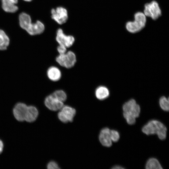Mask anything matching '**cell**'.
Wrapping results in <instances>:
<instances>
[{
    "label": "cell",
    "mask_w": 169,
    "mask_h": 169,
    "mask_svg": "<svg viewBox=\"0 0 169 169\" xmlns=\"http://www.w3.org/2000/svg\"><path fill=\"white\" fill-rule=\"evenodd\" d=\"M47 74L48 78L52 81H57L61 78L62 73L61 70L57 67L51 66L48 69Z\"/></svg>",
    "instance_id": "obj_13"
},
{
    "label": "cell",
    "mask_w": 169,
    "mask_h": 169,
    "mask_svg": "<svg viewBox=\"0 0 169 169\" xmlns=\"http://www.w3.org/2000/svg\"><path fill=\"white\" fill-rule=\"evenodd\" d=\"M38 114V110L35 106H28L25 120L28 122L34 121L37 118Z\"/></svg>",
    "instance_id": "obj_14"
},
{
    "label": "cell",
    "mask_w": 169,
    "mask_h": 169,
    "mask_svg": "<svg viewBox=\"0 0 169 169\" xmlns=\"http://www.w3.org/2000/svg\"><path fill=\"white\" fill-rule=\"evenodd\" d=\"M160 106L161 109L164 111H168L169 110V98L164 96L161 97L159 100Z\"/></svg>",
    "instance_id": "obj_20"
},
{
    "label": "cell",
    "mask_w": 169,
    "mask_h": 169,
    "mask_svg": "<svg viewBox=\"0 0 169 169\" xmlns=\"http://www.w3.org/2000/svg\"><path fill=\"white\" fill-rule=\"evenodd\" d=\"M47 168L49 169H60L58 164L54 161H51L49 162L47 165Z\"/></svg>",
    "instance_id": "obj_22"
},
{
    "label": "cell",
    "mask_w": 169,
    "mask_h": 169,
    "mask_svg": "<svg viewBox=\"0 0 169 169\" xmlns=\"http://www.w3.org/2000/svg\"><path fill=\"white\" fill-rule=\"evenodd\" d=\"M3 144L2 141L0 140V154L3 151Z\"/></svg>",
    "instance_id": "obj_24"
},
{
    "label": "cell",
    "mask_w": 169,
    "mask_h": 169,
    "mask_svg": "<svg viewBox=\"0 0 169 169\" xmlns=\"http://www.w3.org/2000/svg\"><path fill=\"white\" fill-rule=\"evenodd\" d=\"M9 44V39L4 32L0 29V50L7 49Z\"/></svg>",
    "instance_id": "obj_17"
},
{
    "label": "cell",
    "mask_w": 169,
    "mask_h": 169,
    "mask_svg": "<svg viewBox=\"0 0 169 169\" xmlns=\"http://www.w3.org/2000/svg\"><path fill=\"white\" fill-rule=\"evenodd\" d=\"M56 62L61 66L67 69L74 66L76 62V56L71 51H67L64 54H59L56 58Z\"/></svg>",
    "instance_id": "obj_5"
},
{
    "label": "cell",
    "mask_w": 169,
    "mask_h": 169,
    "mask_svg": "<svg viewBox=\"0 0 169 169\" xmlns=\"http://www.w3.org/2000/svg\"><path fill=\"white\" fill-rule=\"evenodd\" d=\"M144 13L145 15L156 20L161 15V11L157 2L152 1L144 5Z\"/></svg>",
    "instance_id": "obj_6"
},
{
    "label": "cell",
    "mask_w": 169,
    "mask_h": 169,
    "mask_svg": "<svg viewBox=\"0 0 169 169\" xmlns=\"http://www.w3.org/2000/svg\"><path fill=\"white\" fill-rule=\"evenodd\" d=\"M135 20L128 21L126 24L127 30L131 33H136L141 30L145 26L146 20L143 13L138 12L134 14Z\"/></svg>",
    "instance_id": "obj_4"
},
{
    "label": "cell",
    "mask_w": 169,
    "mask_h": 169,
    "mask_svg": "<svg viewBox=\"0 0 169 169\" xmlns=\"http://www.w3.org/2000/svg\"><path fill=\"white\" fill-rule=\"evenodd\" d=\"M28 106L25 104L19 103L16 105L13 110L15 119L19 121H25Z\"/></svg>",
    "instance_id": "obj_11"
},
{
    "label": "cell",
    "mask_w": 169,
    "mask_h": 169,
    "mask_svg": "<svg viewBox=\"0 0 169 169\" xmlns=\"http://www.w3.org/2000/svg\"><path fill=\"white\" fill-rule=\"evenodd\" d=\"M2 7L5 11L8 13H14L18 9L15 4L9 0H2Z\"/></svg>",
    "instance_id": "obj_16"
},
{
    "label": "cell",
    "mask_w": 169,
    "mask_h": 169,
    "mask_svg": "<svg viewBox=\"0 0 169 169\" xmlns=\"http://www.w3.org/2000/svg\"><path fill=\"white\" fill-rule=\"evenodd\" d=\"M57 50L59 54H63L67 51V48L63 45L59 44L57 48Z\"/></svg>",
    "instance_id": "obj_23"
},
{
    "label": "cell",
    "mask_w": 169,
    "mask_h": 169,
    "mask_svg": "<svg viewBox=\"0 0 169 169\" xmlns=\"http://www.w3.org/2000/svg\"><path fill=\"white\" fill-rule=\"evenodd\" d=\"M142 131L147 135L157 134L161 140L165 139L166 136V127L161 122L156 120L149 121L143 126Z\"/></svg>",
    "instance_id": "obj_3"
},
{
    "label": "cell",
    "mask_w": 169,
    "mask_h": 169,
    "mask_svg": "<svg viewBox=\"0 0 169 169\" xmlns=\"http://www.w3.org/2000/svg\"><path fill=\"white\" fill-rule=\"evenodd\" d=\"M145 168L146 169H162L159 161L154 158H151L148 160L146 164Z\"/></svg>",
    "instance_id": "obj_18"
},
{
    "label": "cell",
    "mask_w": 169,
    "mask_h": 169,
    "mask_svg": "<svg viewBox=\"0 0 169 169\" xmlns=\"http://www.w3.org/2000/svg\"><path fill=\"white\" fill-rule=\"evenodd\" d=\"M25 1H28V2H29V1H31L32 0H24Z\"/></svg>",
    "instance_id": "obj_27"
},
{
    "label": "cell",
    "mask_w": 169,
    "mask_h": 169,
    "mask_svg": "<svg viewBox=\"0 0 169 169\" xmlns=\"http://www.w3.org/2000/svg\"><path fill=\"white\" fill-rule=\"evenodd\" d=\"M44 103L48 109L53 111L60 110L64 105L63 102L58 100L52 94L46 97Z\"/></svg>",
    "instance_id": "obj_10"
},
{
    "label": "cell",
    "mask_w": 169,
    "mask_h": 169,
    "mask_svg": "<svg viewBox=\"0 0 169 169\" xmlns=\"http://www.w3.org/2000/svg\"><path fill=\"white\" fill-rule=\"evenodd\" d=\"M123 115L129 125L134 124L136 118L138 117L141 111L140 105L134 99H131L125 102L123 105Z\"/></svg>",
    "instance_id": "obj_2"
},
{
    "label": "cell",
    "mask_w": 169,
    "mask_h": 169,
    "mask_svg": "<svg viewBox=\"0 0 169 169\" xmlns=\"http://www.w3.org/2000/svg\"><path fill=\"white\" fill-rule=\"evenodd\" d=\"M51 18L57 23L62 24L65 23L68 19L67 9L62 7H59L51 10Z\"/></svg>",
    "instance_id": "obj_8"
},
{
    "label": "cell",
    "mask_w": 169,
    "mask_h": 169,
    "mask_svg": "<svg viewBox=\"0 0 169 169\" xmlns=\"http://www.w3.org/2000/svg\"><path fill=\"white\" fill-rule=\"evenodd\" d=\"M110 135L112 141L116 142L119 139L120 136L118 131L114 130H110Z\"/></svg>",
    "instance_id": "obj_21"
},
{
    "label": "cell",
    "mask_w": 169,
    "mask_h": 169,
    "mask_svg": "<svg viewBox=\"0 0 169 169\" xmlns=\"http://www.w3.org/2000/svg\"><path fill=\"white\" fill-rule=\"evenodd\" d=\"M13 2L15 4H16L18 3V0H9Z\"/></svg>",
    "instance_id": "obj_26"
},
{
    "label": "cell",
    "mask_w": 169,
    "mask_h": 169,
    "mask_svg": "<svg viewBox=\"0 0 169 169\" xmlns=\"http://www.w3.org/2000/svg\"><path fill=\"white\" fill-rule=\"evenodd\" d=\"M95 95L96 98L98 100H103L109 96L110 91L108 88L106 86H100L96 89Z\"/></svg>",
    "instance_id": "obj_15"
},
{
    "label": "cell",
    "mask_w": 169,
    "mask_h": 169,
    "mask_svg": "<svg viewBox=\"0 0 169 169\" xmlns=\"http://www.w3.org/2000/svg\"><path fill=\"white\" fill-rule=\"evenodd\" d=\"M110 130L109 128L105 127L102 129L100 132L99 140L101 144L104 146L110 147L112 145Z\"/></svg>",
    "instance_id": "obj_12"
},
{
    "label": "cell",
    "mask_w": 169,
    "mask_h": 169,
    "mask_svg": "<svg viewBox=\"0 0 169 169\" xmlns=\"http://www.w3.org/2000/svg\"><path fill=\"white\" fill-rule=\"evenodd\" d=\"M56 40L59 44L63 45L67 48L71 47L75 41L73 36L66 35L61 28H59L57 30Z\"/></svg>",
    "instance_id": "obj_9"
},
{
    "label": "cell",
    "mask_w": 169,
    "mask_h": 169,
    "mask_svg": "<svg viewBox=\"0 0 169 169\" xmlns=\"http://www.w3.org/2000/svg\"><path fill=\"white\" fill-rule=\"evenodd\" d=\"M112 168L113 169H122L124 168L120 166L116 165L114 166Z\"/></svg>",
    "instance_id": "obj_25"
},
{
    "label": "cell",
    "mask_w": 169,
    "mask_h": 169,
    "mask_svg": "<svg viewBox=\"0 0 169 169\" xmlns=\"http://www.w3.org/2000/svg\"><path fill=\"white\" fill-rule=\"evenodd\" d=\"M19 18L20 27L31 35L39 34L44 31L45 27L43 23L39 21L35 23H32L30 17L25 13H21Z\"/></svg>",
    "instance_id": "obj_1"
},
{
    "label": "cell",
    "mask_w": 169,
    "mask_h": 169,
    "mask_svg": "<svg viewBox=\"0 0 169 169\" xmlns=\"http://www.w3.org/2000/svg\"><path fill=\"white\" fill-rule=\"evenodd\" d=\"M58 114L59 119L61 122L66 123L73 121L76 114L75 109L69 105H64Z\"/></svg>",
    "instance_id": "obj_7"
},
{
    "label": "cell",
    "mask_w": 169,
    "mask_h": 169,
    "mask_svg": "<svg viewBox=\"0 0 169 169\" xmlns=\"http://www.w3.org/2000/svg\"><path fill=\"white\" fill-rule=\"evenodd\" d=\"M52 95L59 100L64 102L67 99V95L66 92L63 90H58L54 91Z\"/></svg>",
    "instance_id": "obj_19"
}]
</instances>
